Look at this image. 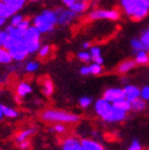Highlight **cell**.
Returning a JSON list of instances; mask_svg holds the SVG:
<instances>
[{"instance_id": "6da1fadb", "label": "cell", "mask_w": 149, "mask_h": 150, "mask_svg": "<svg viewBox=\"0 0 149 150\" xmlns=\"http://www.w3.org/2000/svg\"><path fill=\"white\" fill-rule=\"evenodd\" d=\"M43 121L52 123H76L79 121V116L61 110H46L41 114Z\"/></svg>"}, {"instance_id": "7a4b0ae2", "label": "cell", "mask_w": 149, "mask_h": 150, "mask_svg": "<svg viewBox=\"0 0 149 150\" xmlns=\"http://www.w3.org/2000/svg\"><path fill=\"white\" fill-rule=\"evenodd\" d=\"M124 13L135 21L143 20L149 13V0H133L123 7Z\"/></svg>"}, {"instance_id": "3957f363", "label": "cell", "mask_w": 149, "mask_h": 150, "mask_svg": "<svg viewBox=\"0 0 149 150\" xmlns=\"http://www.w3.org/2000/svg\"><path fill=\"white\" fill-rule=\"evenodd\" d=\"M13 57V61H23L29 54L23 39H17L15 43L7 49Z\"/></svg>"}, {"instance_id": "277c9868", "label": "cell", "mask_w": 149, "mask_h": 150, "mask_svg": "<svg viewBox=\"0 0 149 150\" xmlns=\"http://www.w3.org/2000/svg\"><path fill=\"white\" fill-rule=\"evenodd\" d=\"M113 110H114V106L113 103L107 101L104 98L98 99L95 102V112L103 121L109 122L111 115H112Z\"/></svg>"}, {"instance_id": "5b68a950", "label": "cell", "mask_w": 149, "mask_h": 150, "mask_svg": "<svg viewBox=\"0 0 149 150\" xmlns=\"http://www.w3.org/2000/svg\"><path fill=\"white\" fill-rule=\"evenodd\" d=\"M89 17L91 20H111L117 21L120 19V13L116 9H94Z\"/></svg>"}, {"instance_id": "8992f818", "label": "cell", "mask_w": 149, "mask_h": 150, "mask_svg": "<svg viewBox=\"0 0 149 150\" xmlns=\"http://www.w3.org/2000/svg\"><path fill=\"white\" fill-rule=\"evenodd\" d=\"M33 23V25L41 31V33H50V31L53 30V28H54V24L49 21L48 19H47L43 14L35 17Z\"/></svg>"}, {"instance_id": "52a82bcc", "label": "cell", "mask_w": 149, "mask_h": 150, "mask_svg": "<svg viewBox=\"0 0 149 150\" xmlns=\"http://www.w3.org/2000/svg\"><path fill=\"white\" fill-rule=\"evenodd\" d=\"M55 12L56 15H57V24H60V25H68L76 18L77 15L76 13L71 11L69 7H68V9L60 8Z\"/></svg>"}, {"instance_id": "ba28073f", "label": "cell", "mask_w": 149, "mask_h": 150, "mask_svg": "<svg viewBox=\"0 0 149 150\" xmlns=\"http://www.w3.org/2000/svg\"><path fill=\"white\" fill-rule=\"evenodd\" d=\"M103 98L113 103L119 99L125 98V93H124V90L120 89V88H111L104 92Z\"/></svg>"}, {"instance_id": "9c48e42d", "label": "cell", "mask_w": 149, "mask_h": 150, "mask_svg": "<svg viewBox=\"0 0 149 150\" xmlns=\"http://www.w3.org/2000/svg\"><path fill=\"white\" fill-rule=\"evenodd\" d=\"M124 93H125V98L133 102L136 99L141 97V89L137 87V86H133V84H126L124 87Z\"/></svg>"}, {"instance_id": "30bf717a", "label": "cell", "mask_w": 149, "mask_h": 150, "mask_svg": "<svg viewBox=\"0 0 149 150\" xmlns=\"http://www.w3.org/2000/svg\"><path fill=\"white\" fill-rule=\"evenodd\" d=\"M62 150H84V148H82L80 141H78L76 138L70 137L64 141Z\"/></svg>"}, {"instance_id": "8fae6325", "label": "cell", "mask_w": 149, "mask_h": 150, "mask_svg": "<svg viewBox=\"0 0 149 150\" xmlns=\"http://www.w3.org/2000/svg\"><path fill=\"white\" fill-rule=\"evenodd\" d=\"M40 39H41V31L35 25H31L28 29H26L23 37V40L25 41H40Z\"/></svg>"}, {"instance_id": "7c38bea8", "label": "cell", "mask_w": 149, "mask_h": 150, "mask_svg": "<svg viewBox=\"0 0 149 150\" xmlns=\"http://www.w3.org/2000/svg\"><path fill=\"white\" fill-rule=\"evenodd\" d=\"M80 143H82L84 150H104L101 144H99L96 141L90 140V139H84L80 141Z\"/></svg>"}, {"instance_id": "4fadbf2b", "label": "cell", "mask_w": 149, "mask_h": 150, "mask_svg": "<svg viewBox=\"0 0 149 150\" xmlns=\"http://www.w3.org/2000/svg\"><path fill=\"white\" fill-rule=\"evenodd\" d=\"M113 105H114V108H117V110H120L125 112L131 110V102L129 100H127L126 98H122V99H119V100L115 101V102H113Z\"/></svg>"}, {"instance_id": "5bb4252c", "label": "cell", "mask_w": 149, "mask_h": 150, "mask_svg": "<svg viewBox=\"0 0 149 150\" xmlns=\"http://www.w3.org/2000/svg\"><path fill=\"white\" fill-rule=\"evenodd\" d=\"M136 64H137V63L135 62V59H133H133H127V61H124L118 66V69H117V71H118L120 74H125V73L129 72L131 69L135 68Z\"/></svg>"}, {"instance_id": "9a60e30c", "label": "cell", "mask_w": 149, "mask_h": 150, "mask_svg": "<svg viewBox=\"0 0 149 150\" xmlns=\"http://www.w3.org/2000/svg\"><path fill=\"white\" fill-rule=\"evenodd\" d=\"M131 45L136 52L138 51H146L149 52V45H146L140 40V38H133L131 41Z\"/></svg>"}, {"instance_id": "2e32d148", "label": "cell", "mask_w": 149, "mask_h": 150, "mask_svg": "<svg viewBox=\"0 0 149 150\" xmlns=\"http://www.w3.org/2000/svg\"><path fill=\"white\" fill-rule=\"evenodd\" d=\"M90 54H91V61L93 62V63H97V64L102 65L103 57H102V55H101V49L99 47H97V46L91 47Z\"/></svg>"}, {"instance_id": "e0dca14e", "label": "cell", "mask_w": 149, "mask_h": 150, "mask_svg": "<svg viewBox=\"0 0 149 150\" xmlns=\"http://www.w3.org/2000/svg\"><path fill=\"white\" fill-rule=\"evenodd\" d=\"M33 92V88L29 83L27 82H20L17 87V95L20 97H25L28 94H31Z\"/></svg>"}, {"instance_id": "ac0fdd59", "label": "cell", "mask_w": 149, "mask_h": 150, "mask_svg": "<svg viewBox=\"0 0 149 150\" xmlns=\"http://www.w3.org/2000/svg\"><path fill=\"white\" fill-rule=\"evenodd\" d=\"M68 7L74 13H76V14H82L88 9L89 4L88 2H84V1H75L74 3H72L70 6Z\"/></svg>"}, {"instance_id": "d6986e66", "label": "cell", "mask_w": 149, "mask_h": 150, "mask_svg": "<svg viewBox=\"0 0 149 150\" xmlns=\"http://www.w3.org/2000/svg\"><path fill=\"white\" fill-rule=\"evenodd\" d=\"M35 132V128H27V129H24V130L20 131L16 137V142L17 144L21 143L23 141L28 140L29 137H31L33 134Z\"/></svg>"}, {"instance_id": "ffe728a7", "label": "cell", "mask_w": 149, "mask_h": 150, "mask_svg": "<svg viewBox=\"0 0 149 150\" xmlns=\"http://www.w3.org/2000/svg\"><path fill=\"white\" fill-rule=\"evenodd\" d=\"M5 30L7 31L9 35H13V37L17 38V39H23L24 33H25V31H26V30H22V29H20L18 26H13V25L7 26Z\"/></svg>"}, {"instance_id": "44dd1931", "label": "cell", "mask_w": 149, "mask_h": 150, "mask_svg": "<svg viewBox=\"0 0 149 150\" xmlns=\"http://www.w3.org/2000/svg\"><path fill=\"white\" fill-rule=\"evenodd\" d=\"M135 62L139 65H146L149 63V54L146 51H138L136 52Z\"/></svg>"}, {"instance_id": "7402d4cb", "label": "cell", "mask_w": 149, "mask_h": 150, "mask_svg": "<svg viewBox=\"0 0 149 150\" xmlns=\"http://www.w3.org/2000/svg\"><path fill=\"white\" fill-rule=\"evenodd\" d=\"M146 108H147L146 101L141 98V97L131 102V110H135V112H142V110H144Z\"/></svg>"}, {"instance_id": "603a6c76", "label": "cell", "mask_w": 149, "mask_h": 150, "mask_svg": "<svg viewBox=\"0 0 149 150\" xmlns=\"http://www.w3.org/2000/svg\"><path fill=\"white\" fill-rule=\"evenodd\" d=\"M13 61V57L7 49L0 47V64H9Z\"/></svg>"}, {"instance_id": "cb8c5ba5", "label": "cell", "mask_w": 149, "mask_h": 150, "mask_svg": "<svg viewBox=\"0 0 149 150\" xmlns=\"http://www.w3.org/2000/svg\"><path fill=\"white\" fill-rule=\"evenodd\" d=\"M53 83L50 79H45L43 82V88H42V92L45 96H51L52 93H53Z\"/></svg>"}, {"instance_id": "d4e9b609", "label": "cell", "mask_w": 149, "mask_h": 150, "mask_svg": "<svg viewBox=\"0 0 149 150\" xmlns=\"http://www.w3.org/2000/svg\"><path fill=\"white\" fill-rule=\"evenodd\" d=\"M24 43H25L26 48H27V50H28L29 53H35V52H38V50H39L40 47H41L40 41H25L24 40Z\"/></svg>"}, {"instance_id": "484cf974", "label": "cell", "mask_w": 149, "mask_h": 150, "mask_svg": "<svg viewBox=\"0 0 149 150\" xmlns=\"http://www.w3.org/2000/svg\"><path fill=\"white\" fill-rule=\"evenodd\" d=\"M3 116L6 118H16L18 117V112L15 108H9V106H3Z\"/></svg>"}, {"instance_id": "4316f807", "label": "cell", "mask_w": 149, "mask_h": 150, "mask_svg": "<svg viewBox=\"0 0 149 150\" xmlns=\"http://www.w3.org/2000/svg\"><path fill=\"white\" fill-rule=\"evenodd\" d=\"M90 70H91V74L93 75H99L102 73V65L100 64H97V63H93L90 65Z\"/></svg>"}, {"instance_id": "83f0119b", "label": "cell", "mask_w": 149, "mask_h": 150, "mask_svg": "<svg viewBox=\"0 0 149 150\" xmlns=\"http://www.w3.org/2000/svg\"><path fill=\"white\" fill-rule=\"evenodd\" d=\"M78 102H79V106L82 108H88L92 104V98H90L88 96H84L79 99Z\"/></svg>"}, {"instance_id": "f1b7e54d", "label": "cell", "mask_w": 149, "mask_h": 150, "mask_svg": "<svg viewBox=\"0 0 149 150\" xmlns=\"http://www.w3.org/2000/svg\"><path fill=\"white\" fill-rule=\"evenodd\" d=\"M39 66H40V64L38 63V62L31 61V62H29V63L26 64L25 70L27 71V72H31V73L35 72V71H37L38 69H39Z\"/></svg>"}, {"instance_id": "f546056e", "label": "cell", "mask_w": 149, "mask_h": 150, "mask_svg": "<svg viewBox=\"0 0 149 150\" xmlns=\"http://www.w3.org/2000/svg\"><path fill=\"white\" fill-rule=\"evenodd\" d=\"M49 53H50V46H48V45H44V46L40 47V49L38 50V54L42 59L46 57Z\"/></svg>"}, {"instance_id": "4dcf8cb0", "label": "cell", "mask_w": 149, "mask_h": 150, "mask_svg": "<svg viewBox=\"0 0 149 150\" xmlns=\"http://www.w3.org/2000/svg\"><path fill=\"white\" fill-rule=\"evenodd\" d=\"M77 56H78L79 61L84 62V63H88V62L91 61V54H90V51H87V50L80 51Z\"/></svg>"}, {"instance_id": "1f68e13d", "label": "cell", "mask_w": 149, "mask_h": 150, "mask_svg": "<svg viewBox=\"0 0 149 150\" xmlns=\"http://www.w3.org/2000/svg\"><path fill=\"white\" fill-rule=\"evenodd\" d=\"M23 20H24V18H23V16H22V15L15 14L14 16L12 17V19H11V25L19 26V25H20V23H21Z\"/></svg>"}, {"instance_id": "d6a6232c", "label": "cell", "mask_w": 149, "mask_h": 150, "mask_svg": "<svg viewBox=\"0 0 149 150\" xmlns=\"http://www.w3.org/2000/svg\"><path fill=\"white\" fill-rule=\"evenodd\" d=\"M141 98L145 101L149 100V86H145L141 89Z\"/></svg>"}, {"instance_id": "836d02e7", "label": "cell", "mask_w": 149, "mask_h": 150, "mask_svg": "<svg viewBox=\"0 0 149 150\" xmlns=\"http://www.w3.org/2000/svg\"><path fill=\"white\" fill-rule=\"evenodd\" d=\"M128 150H142V146H141L139 140H137V139L133 140L131 146L128 147Z\"/></svg>"}, {"instance_id": "e575fe53", "label": "cell", "mask_w": 149, "mask_h": 150, "mask_svg": "<svg viewBox=\"0 0 149 150\" xmlns=\"http://www.w3.org/2000/svg\"><path fill=\"white\" fill-rule=\"evenodd\" d=\"M54 130L57 132V134H64L67 129H66V126L63 124V123H56V125L53 127Z\"/></svg>"}, {"instance_id": "d590c367", "label": "cell", "mask_w": 149, "mask_h": 150, "mask_svg": "<svg viewBox=\"0 0 149 150\" xmlns=\"http://www.w3.org/2000/svg\"><path fill=\"white\" fill-rule=\"evenodd\" d=\"M31 26V21H29V20H25V19H24L23 21L20 23V25H19L18 27L20 28V29H22V30H26V29H28Z\"/></svg>"}, {"instance_id": "8d00e7d4", "label": "cell", "mask_w": 149, "mask_h": 150, "mask_svg": "<svg viewBox=\"0 0 149 150\" xmlns=\"http://www.w3.org/2000/svg\"><path fill=\"white\" fill-rule=\"evenodd\" d=\"M7 35H9V33H7L6 30H0V47L3 46V43H4Z\"/></svg>"}, {"instance_id": "74e56055", "label": "cell", "mask_w": 149, "mask_h": 150, "mask_svg": "<svg viewBox=\"0 0 149 150\" xmlns=\"http://www.w3.org/2000/svg\"><path fill=\"white\" fill-rule=\"evenodd\" d=\"M80 74L84 75V76H87V75L91 74V70H90V66H84L80 68Z\"/></svg>"}, {"instance_id": "f35d334b", "label": "cell", "mask_w": 149, "mask_h": 150, "mask_svg": "<svg viewBox=\"0 0 149 150\" xmlns=\"http://www.w3.org/2000/svg\"><path fill=\"white\" fill-rule=\"evenodd\" d=\"M18 146H19V148L20 149H27L29 146H31V144H29V142H28V140H26V141H23V142H21V143H19L18 144Z\"/></svg>"}, {"instance_id": "ab89813d", "label": "cell", "mask_w": 149, "mask_h": 150, "mask_svg": "<svg viewBox=\"0 0 149 150\" xmlns=\"http://www.w3.org/2000/svg\"><path fill=\"white\" fill-rule=\"evenodd\" d=\"M75 1H84V2H88L89 0H63L64 4L66 5V6H70L72 3H74Z\"/></svg>"}, {"instance_id": "60d3db41", "label": "cell", "mask_w": 149, "mask_h": 150, "mask_svg": "<svg viewBox=\"0 0 149 150\" xmlns=\"http://www.w3.org/2000/svg\"><path fill=\"white\" fill-rule=\"evenodd\" d=\"M82 48H84V49H89V48H91V44L89 42H84V44H82Z\"/></svg>"}, {"instance_id": "b9f144b4", "label": "cell", "mask_w": 149, "mask_h": 150, "mask_svg": "<svg viewBox=\"0 0 149 150\" xmlns=\"http://www.w3.org/2000/svg\"><path fill=\"white\" fill-rule=\"evenodd\" d=\"M2 108H3V105L2 104H0V120L4 117V116H3V110Z\"/></svg>"}, {"instance_id": "7bdbcfd3", "label": "cell", "mask_w": 149, "mask_h": 150, "mask_svg": "<svg viewBox=\"0 0 149 150\" xmlns=\"http://www.w3.org/2000/svg\"><path fill=\"white\" fill-rule=\"evenodd\" d=\"M5 20H6L5 18H2V17H0V27H1V26H2L3 24L5 23Z\"/></svg>"}, {"instance_id": "ee69618b", "label": "cell", "mask_w": 149, "mask_h": 150, "mask_svg": "<svg viewBox=\"0 0 149 150\" xmlns=\"http://www.w3.org/2000/svg\"><path fill=\"white\" fill-rule=\"evenodd\" d=\"M1 1L4 3H9V2H11V1H13V0H1Z\"/></svg>"}, {"instance_id": "f6af8a7d", "label": "cell", "mask_w": 149, "mask_h": 150, "mask_svg": "<svg viewBox=\"0 0 149 150\" xmlns=\"http://www.w3.org/2000/svg\"><path fill=\"white\" fill-rule=\"evenodd\" d=\"M146 33H148V35H149V27H148V28H147V29H146Z\"/></svg>"}, {"instance_id": "bcb514c9", "label": "cell", "mask_w": 149, "mask_h": 150, "mask_svg": "<svg viewBox=\"0 0 149 150\" xmlns=\"http://www.w3.org/2000/svg\"><path fill=\"white\" fill-rule=\"evenodd\" d=\"M31 1H33V2H35V1H39V0H31Z\"/></svg>"}, {"instance_id": "7dc6e473", "label": "cell", "mask_w": 149, "mask_h": 150, "mask_svg": "<svg viewBox=\"0 0 149 150\" xmlns=\"http://www.w3.org/2000/svg\"><path fill=\"white\" fill-rule=\"evenodd\" d=\"M0 1H1V0H0Z\"/></svg>"}]
</instances>
